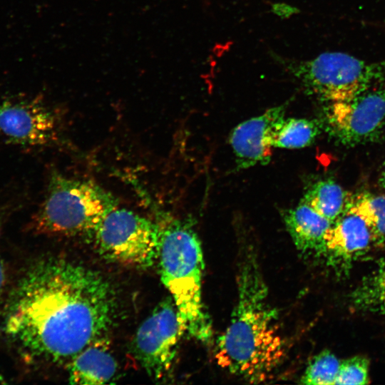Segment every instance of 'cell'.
Returning a JSON list of instances; mask_svg holds the SVG:
<instances>
[{"label": "cell", "mask_w": 385, "mask_h": 385, "mask_svg": "<svg viewBox=\"0 0 385 385\" xmlns=\"http://www.w3.org/2000/svg\"><path fill=\"white\" fill-rule=\"evenodd\" d=\"M237 300L229 324L217 339L215 359L221 368L250 383L271 377L286 355L277 310L253 249L241 255Z\"/></svg>", "instance_id": "7a4b0ae2"}, {"label": "cell", "mask_w": 385, "mask_h": 385, "mask_svg": "<svg viewBox=\"0 0 385 385\" xmlns=\"http://www.w3.org/2000/svg\"><path fill=\"white\" fill-rule=\"evenodd\" d=\"M183 334L172 297L160 302L136 331L135 358L151 377L160 379L170 371Z\"/></svg>", "instance_id": "ba28073f"}, {"label": "cell", "mask_w": 385, "mask_h": 385, "mask_svg": "<svg viewBox=\"0 0 385 385\" xmlns=\"http://www.w3.org/2000/svg\"><path fill=\"white\" fill-rule=\"evenodd\" d=\"M68 380L73 384H103L116 376L118 365L106 347L105 341L93 344L68 364Z\"/></svg>", "instance_id": "4fadbf2b"}, {"label": "cell", "mask_w": 385, "mask_h": 385, "mask_svg": "<svg viewBox=\"0 0 385 385\" xmlns=\"http://www.w3.org/2000/svg\"><path fill=\"white\" fill-rule=\"evenodd\" d=\"M350 302L360 311H385V265L362 279L352 291Z\"/></svg>", "instance_id": "e0dca14e"}, {"label": "cell", "mask_w": 385, "mask_h": 385, "mask_svg": "<svg viewBox=\"0 0 385 385\" xmlns=\"http://www.w3.org/2000/svg\"><path fill=\"white\" fill-rule=\"evenodd\" d=\"M341 361L332 351H321L307 365L301 379L302 383L309 385H334Z\"/></svg>", "instance_id": "ac0fdd59"}, {"label": "cell", "mask_w": 385, "mask_h": 385, "mask_svg": "<svg viewBox=\"0 0 385 385\" xmlns=\"http://www.w3.org/2000/svg\"><path fill=\"white\" fill-rule=\"evenodd\" d=\"M359 216L367 225L374 247L385 248V195H351L346 210Z\"/></svg>", "instance_id": "9a60e30c"}, {"label": "cell", "mask_w": 385, "mask_h": 385, "mask_svg": "<svg viewBox=\"0 0 385 385\" xmlns=\"http://www.w3.org/2000/svg\"><path fill=\"white\" fill-rule=\"evenodd\" d=\"M325 119L329 133L344 145L379 141L385 137V86H374L351 99L329 103Z\"/></svg>", "instance_id": "52a82bcc"}, {"label": "cell", "mask_w": 385, "mask_h": 385, "mask_svg": "<svg viewBox=\"0 0 385 385\" xmlns=\"http://www.w3.org/2000/svg\"><path fill=\"white\" fill-rule=\"evenodd\" d=\"M115 308L113 289L99 273L47 258L29 267L16 283L3 328L29 359L68 364L87 346L105 341Z\"/></svg>", "instance_id": "6da1fadb"}, {"label": "cell", "mask_w": 385, "mask_h": 385, "mask_svg": "<svg viewBox=\"0 0 385 385\" xmlns=\"http://www.w3.org/2000/svg\"><path fill=\"white\" fill-rule=\"evenodd\" d=\"M290 66L307 90L329 103L351 99L385 81V62H367L342 52L323 53Z\"/></svg>", "instance_id": "5b68a950"}, {"label": "cell", "mask_w": 385, "mask_h": 385, "mask_svg": "<svg viewBox=\"0 0 385 385\" xmlns=\"http://www.w3.org/2000/svg\"><path fill=\"white\" fill-rule=\"evenodd\" d=\"M158 260L162 282L174 301L183 332L208 342L212 329L202 297L203 253L192 223L172 217L163 223Z\"/></svg>", "instance_id": "3957f363"}, {"label": "cell", "mask_w": 385, "mask_h": 385, "mask_svg": "<svg viewBox=\"0 0 385 385\" xmlns=\"http://www.w3.org/2000/svg\"><path fill=\"white\" fill-rule=\"evenodd\" d=\"M289 101L269 108L262 114L247 120L231 132L230 143L238 168L266 164L272 156L273 135L284 118Z\"/></svg>", "instance_id": "30bf717a"}, {"label": "cell", "mask_w": 385, "mask_h": 385, "mask_svg": "<svg viewBox=\"0 0 385 385\" xmlns=\"http://www.w3.org/2000/svg\"><path fill=\"white\" fill-rule=\"evenodd\" d=\"M351 194L333 180H320L305 192L302 202L334 222L346 210Z\"/></svg>", "instance_id": "5bb4252c"}, {"label": "cell", "mask_w": 385, "mask_h": 385, "mask_svg": "<svg viewBox=\"0 0 385 385\" xmlns=\"http://www.w3.org/2000/svg\"><path fill=\"white\" fill-rule=\"evenodd\" d=\"M283 220L297 249L303 254L323 256L331 221L305 203L283 213Z\"/></svg>", "instance_id": "7c38bea8"}, {"label": "cell", "mask_w": 385, "mask_h": 385, "mask_svg": "<svg viewBox=\"0 0 385 385\" xmlns=\"http://www.w3.org/2000/svg\"><path fill=\"white\" fill-rule=\"evenodd\" d=\"M6 284V270L2 259L0 257V296Z\"/></svg>", "instance_id": "ffe728a7"}, {"label": "cell", "mask_w": 385, "mask_h": 385, "mask_svg": "<svg viewBox=\"0 0 385 385\" xmlns=\"http://www.w3.org/2000/svg\"><path fill=\"white\" fill-rule=\"evenodd\" d=\"M117 204L111 192L93 180L53 172L32 225L41 234L93 237Z\"/></svg>", "instance_id": "277c9868"}, {"label": "cell", "mask_w": 385, "mask_h": 385, "mask_svg": "<svg viewBox=\"0 0 385 385\" xmlns=\"http://www.w3.org/2000/svg\"><path fill=\"white\" fill-rule=\"evenodd\" d=\"M369 361L358 355L342 360L334 384L362 385L369 383Z\"/></svg>", "instance_id": "d6986e66"}, {"label": "cell", "mask_w": 385, "mask_h": 385, "mask_svg": "<svg viewBox=\"0 0 385 385\" xmlns=\"http://www.w3.org/2000/svg\"><path fill=\"white\" fill-rule=\"evenodd\" d=\"M320 133L317 121L306 118H284L272 138V147L302 148L312 144Z\"/></svg>", "instance_id": "2e32d148"}, {"label": "cell", "mask_w": 385, "mask_h": 385, "mask_svg": "<svg viewBox=\"0 0 385 385\" xmlns=\"http://www.w3.org/2000/svg\"><path fill=\"white\" fill-rule=\"evenodd\" d=\"M161 225L131 210L117 207L95 232V242L106 259L140 268L158 259Z\"/></svg>", "instance_id": "8992f818"}, {"label": "cell", "mask_w": 385, "mask_h": 385, "mask_svg": "<svg viewBox=\"0 0 385 385\" xmlns=\"http://www.w3.org/2000/svg\"><path fill=\"white\" fill-rule=\"evenodd\" d=\"M56 113L38 98L9 100L0 106V137L27 147L48 145L58 140Z\"/></svg>", "instance_id": "9c48e42d"}, {"label": "cell", "mask_w": 385, "mask_h": 385, "mask_svg": "<svg viewBox=\"0 0 385 385\" xmlns=\"http://www.w3.org/2000/svg\"><path fill=\"white\" fill-rule=\"evenodd\" d=\"M382 178H383V181H384V185H385V162L384 163V167H383Z\"/></svg>", "instance_id": "44dd1931"}, {"label": "cell", "mask_w": 385, "mask_h": 385, "mask_svg": "<svg viewBox=\"0 0 385 385\" xmlns=\"http://www.w3.org/2000/svg\"><path fill=\"white\" fill-rule=\"evenodd\" d=\"M371 247V233L365 222L357 215L345 211L328 230L322 257L336 272L345 273Z\"/></svg>", "instance_id": "8fae6325"}]
</instances>
